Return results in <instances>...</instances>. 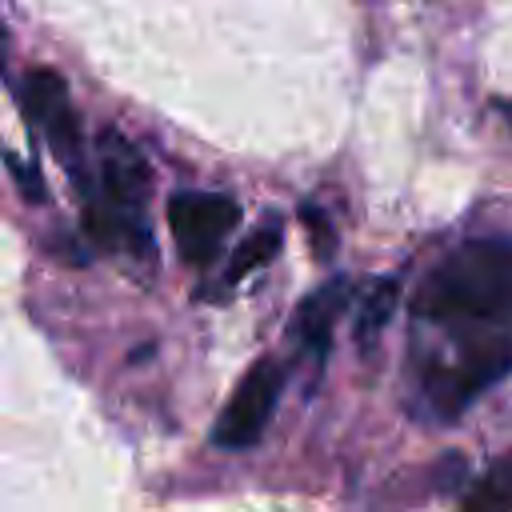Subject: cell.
<instances>
[{
  "label": "cell",
  "mask_w": 512,
  "mask_h": 512,
  "mask_svg": "<svg viewBox=\"0 0 512 512\" xmlns=\"http://www.w3.org/2000/svg\"><path fill=\"white\" fill-rule=\"evenodd\" d=\"M240 204L224 192H176L168 196V228L188 264H204L236 232Z\"/></svg>",
  "instance_id": "4"
},
{
  "label": "cell",
  "mask_w": 512,
  "mask_h": 512,
  "mask_svg": "<svg viewBox=\"0 0 512 512\" xmlns=\"http://www.w3.org/2000/svg\"><path fill=\"white\" fill-rule=\"evenodd\" d=\"M412 364L444 416L512 372V240H468L420 280Z\"/></svg>",
  "instance_id": "1"
},
{
  "label": "cell",
  "mask_w": 512,
  "mask_h": 512,
  "mask_svg": "<svg viewBox=\"0 0 512 512\" xmlns=\"http://www.w3.org/2000/svg\"><path fill=\"white\" fill-rule=\"evenodd\" d=\"M96 160H100V168H96L100 200L88 204V208H96L104 216L144 224V200H148V188H152V172H148L144 156L116 128H104L100 144H96Z\"/></svg>",
  "instance_id": "5"
},
{
  "label": "cell",
  "mask_w": 512,
  "mask_h": 512,
  "mask_svg": "<svg viewBox=\"0 0 512 512\" xmlns=\"http://www.w3.org/2000/svg\"><path fill=\"white\" fill-rule=\"evenodd\" d=\"M348 308V284L344 280H328L324 288H316L292 316V344L300 352V360H308L312 368L324 364L328 344H332V328Z\"/></svg>",
  "instance_id": "6"
},
{
  "label": "cell",
  "mask_w": 512,
  "mask_h": 512,
  "mask_svg": "<svg viewBox=\"0 0 512 512\" xmlns=\"http://www.w3.org/2000/svg\"><path fill=\"white\" fill-rule=\"evenodd\" d=\"M496 108H500V116H504L508 128H512V100H496Z\"/></svg>",
  "instance_id": "11"
},
{
  "label": "cell",
  "mask_w": 512,
  "mask_h": 512,
  "mask_svg": "<svg viewBox=\"0 0 512 512\" xmlns=\"http://www.w3.org/2000/svg\"><path fill=\"white\" fill-rule=\"evenodd\" d=\"M280 240H284V232H280V224L272 220V224H264V228H256L236 252H232V260H228V284H236V280H244L248 272H256V268H264L276 252H280Z\"/></svg>",
  "instance_id": "9"
},
{
  "label": "cell",
  "mask_w": 512,
  "mask_h": 512,
  "mask_svg": "<svg viewBox=\"0 0 512 512\" xmlns=\"http://www.w3.org/2000/svg\"><path fill=\"white\" fill-rule=\"evenodd\" d=\"M396 300H400V280H372V284L364 288V296H360V304H356V324H352L356 344H360L364 352H372L376 336L388 328V320H392V312H396Z\"/></svg>",
  "instance_id": "7"
},
{
  "label": "cell",
  "mask_w": 512,
  "mask_h": 512,
  "mask_svg": "<svg viewBox=\"0 0 512 512\" xmlns=\"http://www.w3.org/2000/svg\"><path fill=\"white\" fill-rule=\"evenodd\" d=\"M304 220H308V232H312V236H320V248H316V252H320V256H328V252H332V244H336V240H332V232H328V220H324V216H316L312 208H304Z\"/></svg>",
  "instance_id": "10"
},
{
  "label": "cell",
  "mask_w": 512,
  "mask_h": 512,
  "mask_svg": "<svg viewBox=\"0 0 512 512\" xmlns=\"http://www.w3.org/2000/svg\"><path fill=\"white\" fill-rule=\"evenodd\" d=\"M460 504L468 512H508L512 508V456L496 460L480 480H472V488L460 496Z\"/></svg>",
  "instance_id": "8"
},
{
  "label": "cell",
  "mask_w": 512,
  "mask_h": 512,
  "mask_svg": "<svg viewBox=\"0 0 512 512\" xmlns=\"http://www.w3.org/2000/svg\"><path fill=\"white\" fill-rule=\"evenodd\" d=\"M284 392V368L276 360H260L244 372V380L236 384V392L228 396V404L220 408L216 424H212V444L216 448H228V452H240V448H252L272 412H276V400Z\"/></svg>",
  "instance_id": "3"
},
{
  "label": "cell",
  "mask_w": 512,
  "mask_h": 512,
  "mask_svg": "<svg viewBox=\"0 0 512 512\" xmlns=\"http://www.w3.org/2000/svg\"><path fill=\"white\" fill-rule=\"evenodd\" d=\"M20 108L28 120L40 124L52 156L68 168V176L88 188V176H84V132H80V116L68 100V84L52 72V68H32L20 84Z\"/></svg>",
  "instance_id": "2"
}]
</instances>
